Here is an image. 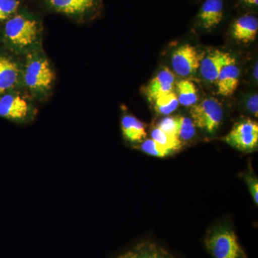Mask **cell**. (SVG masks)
<instances>
[{
	"label": "cell",
	"instance_id": "obj_1",
	"mask_svg": "<svg viewBox=\"0 0 258 258\" xmlns=\"http://www.w3.org/2000/svg\"><path fill=\"white\" fill-rule=\"evenodd\" d=\"M1 40L10 52L24 57L42 48V28L36 19L26 15H14L7 20Z\"/></svg>",
	"mask_w": 258,
	"mask_h": 258
},
{
	"label": "cell",
	"instance_id": "obj_2",
	"mask_svg": "<svg viewBox=\"0 0 258 258\" xmlns=\"http://www.w3.org/2000/svg\"><path fill=\"white\" fill-rule=\"evenodd\" d=\"M53 67L42 48L33 51L23 60V86L32 98L43 101L50 96L55 86Z\"/></svg>",
	"mask_w": 258,
	"mask_h": 258
},
{
	"label": "cell",
	"instance_id": "obj_3",
	"mask_svg": "<svg viewBox=\"0 0 258 258\" xmlns=\"http://www.w3.org/2000/svg\"><path fill=\"white\" fill-rule=\"evenodd\" d=\"M205 244L212 258H247L235 231L227 225H217L208 231Z\"/></svg>",
	"mask_w": 258,
	"mask_h": 258
},
{
	"label": "cell",
	"instance_id": "obj_4",
	"mask_svg": "<svg viewBox=\"0 0 258 258\" xmlns=\"http://www.w3.org/2000/svg\"><path fill=\"white\" fill-rule=\"evenodd\" d=\"M36 109L32 98L21 90L9 91L0 96V117L16 123H25L33 118Z\"/></svg>",
	"mask_w": 258,
	"mask_h": 258
},
{
	"label": "cell",
	"instance_id": "obj_5",
	"mask_svg": "<svg viewBox=\"0 0 258 258\" xmlns=\"http://www.w3.org/2000/svg\"><path fill=\"white\" fill-rule=\"evenodd\" d=\"M190 115L195 126L208 133H213L223 119V108L216 98H205L191 106Z\"/></svg>",
	"mask_w": 258,
	"mask_h": 258
},
{
	"label": "cell",
	"instance_id": "obj_6",
	"mask_svg": "<svg viewBox=\"0 0 258 258\" xmlns=\"http://www.w3.org/2000/svg\"><path fill=\"white\" fill-rule=\"evenodd\" d=\"M226 143L243 152L255 150L258 145V123L252 119L237 122L223 137Z\"/></svg>",
	"mask_w": 258,
	"mask_h": 258
},
{
	"label": "cell",
	"instance_id": "obj_7",
	"mask_svg": "<svg viewBox=\"0 0 258 258\" xmlns=\"http://www.w3.org/2000/svg\"><path fill=\"white\" fill-rule=\"evenodd\" d=\"M11 52L0 50V96L23 86V60Z\"/></svg>",
	"mask_w": 258,
	"mask_h": 258
},
{
	"label": "cell",
	"instance_id": "obj_8",
	"mask_svg": "<svg viewBox=\"0 0 258 258\" xmlns=\"http://www.w3.org/2000/svg\"><path fill=\"white\" fill-rule=\"evenodd\" d=\"M203 54L189 44L176 49L171 57V66L176 74L182 77L189 76L200 69Z\"/></svg>",
	"mask_w": 258,
	"mask_h": 258
},
{
	"label": "cell",
	"instance_id": "obj_9",
	"mask_svg": "<svg viewBox=\"0 0 258 258\" xmlns=\"http://www.w3.org/2000/svg\"><path fill=\"white\" fill-rule=\"evenodd\" d=\"M225 6L224 0H204L197 15V24L208 31L217 28L225 18Z\"/></svg>",
	"mask_w": 258,
	"mask_h": 258
},
{
	"label": "cell",
	"instance_id": "obj_10",
	"mask_svg": "<svg viewBox=\"0 0 258 258\" xmlns=\"http://www.w3.org/2000/svg\"><path fill=\"white\" fill-rule=\"evenodd\" d=\"M235 60V57L228 52L219 50L212 51L204 56L200 63V73L207 81L216 82L222 68Z\"/></svg>",
	"mask_w": 258,
	"mask_h": 258
},
{
	"label": "cell",
	"instance_id": "obj_11",
	"mask_svg": "<svg viewBox=\"0 0 258 258\" xmlns=\"http://www.w3.org/2000/svg\"><path fill=\"white\" fill-rule=\"evenodd\" d=\"M258 33V19L252 13H245L234 20L231 26L232 37L240 43L254 41Z\"/></svg>",
	"mask_w": 258,
	"mask_h": 258
},
{
	"label": "cell",
	"instance_id": "obj_12",
	"mask_svg": "<svg viewBox=\"0 0 258 258\" xmlns=\"http://www.w3.org/2000/svg\"><path fill=\"white\" fill-rule=\"evenodd\" d=\"M52 10L69 16L81 17L96 9L98 0H47Z\"/></svg>",
	"mask_w": 258,
	"mask_h": 258
},
{
	"label": "cell",
	"instance_id": "obj_13",
	"mask_svg": "<svg viewBox=\"0 0 258 258\" xmlns=\"http://www.w3.org/2000/svg\"><path fill=\"white\" fill-rule=\"evenodd\" d=\"M175 76L168 69H163L150 81L146 89L148 99L153 103L157 98L173 91Z\"/></svg>",
	"mask_w": 258,
	"mask_h": 258
},
{
	"label": "cell",
	"instance_id": "obj_14",
	"mask_svg": "<svg viewBox=\"0 0 258 258\" xmlns=\"http://www.w3.org/2000/svg\"><path fill=\"white\" fill-rule=\"evenodd\" d=\"M240 74L236 60L224 66L216 81L219 94L227 97L233 95L238 88Z\"/></svg>",
	"mask_w": 258,
	"mask_h": 258
},
{
	"label": "cell",
	"instance_id": "obj_15",
	"mask_svg": "<svg viewBox=\"0 0 258 258\" xmlns=\"http://www.w3.org/2000/svg\"><path fill=\"white\" fill-rule=\"evenodd\" d=\"M118 258H175L169 251L152 241L137 244Z\"/></svg>",
	"mask_w": 258,
	"mask_h": 258
},
{
	"label": "cell",
	"instance_id": "obj_16",
	"mask_svg": "<svg viewBox=\"0 0 258 258\" xmlns=\"http://www.w3.org/2000/svg\"><path fill=\"white\" fill-rule=\"evenodd\" d=\"M120 125L123 137L130 143H142L147 139L146 125L135 116L128 114L123 115Z\"/></svg>",
	"mask_w": 258,
	"mask_h": 258
},
{
	"label": "cell",
	"instance_id": "obj_17",
	"mask_svg": "<svg viewBox=\"0 0 258 258\" xmlns=\"http://www.w3.org/2000/svg\"><path fill=\"white\" fill-rule=\"evenodd\" d=\"M176 94L180 104L192 106L198 101V88L192 81L182 80L176 84Z\"/></svg>",
	"mask_w": 258,
	"mask_h": 258
},
{
	"label": "cell",
	"instance_id": "obj_18",
	"mask_svg": "<svg viewBox=\"0 0 258 258\" xmlns=\"http://www.w3.org/2000/svg\"><path fill=\"white\" fill-rule=\"evenodd\" d=\"M152 103L156 111L163 115L171 114L176 111L179 104L177 96L174 91L159 97Z\"/></svg>",
	"mask_w": 258,
	"mask_h": 258
},
{
	"label": "cell",
	"instance_id": "obj_19",
	"mask_svg": "<svg viewBox=\"0 0 258 258\" xmlns=\"http://www.w3.org/2000/svg\"><path fill=\"white\" fill-rule=\"evenodd\" d=\"M152 138L156 143L159 144L161 147L171 151L172 153L179 150L181 149V145H182V142L179 140V138L168 135L158 127L153 129Z\"/></svg>",
	"mask_w": 258,
	"mask_h": 258
},
{
	"label": "cell",
	"instance_id": "obj_20",
	"mask_svg": "<svg viewBox=\"0 0 258 258\" xmlns=\"http://www.w3.org/2000/svg\"><path fill=\"white\" fill-rule=\"evenodd\" d=\"M177 121L178 138L181 142H187L195 137L196 133L195 125L193 120L188 117L177 115L176 116Z\"/></svg>",
	"mask_w": 258,
	"mask_h": 258
},
{
	"label": "cell",
	"instance_id": "obj_21",
	"mask_svg": "<svg viewBox=\"0 0 258 258\" xmlns=\"http://www.w3.org/2000/svg\"><path fill=\"white\" fill-rule=\"evenodd\" d=\"M141 149L148 155L159 158L166 157L173 154L171 151L156 143L153 139H145L142 142Z\"/></svg>",
	"mask_w": 258,
	"mask_h": 258
},
{
	"label": "cell",
	"instance_id": "obj_22",
	"mask_svg": "<svg viewBox=\"0 0 258 258\" xmlns=\"http://www.w3.org/2000/svg\"><path fill=\"white\" fill-rule=\"evenodd\" d=\"M20 5L19 0H0V21L8 20L13 16Z\"/></svg>",
	"mask_w": 258,
	"mask_h": 258
},
{
	"label": "cell",
	"instance_id": "obj_23",
	"mask_svg": "<svg viewBox=\"0 0 258 258\" xmlns=\"http://www.w3.org/2000/svg\"><path fill=\"white\" fill-rule=\"evenodd\" d=\"M158 128L172 137L178 138L177 121L176 116H167L158 123Z\"/></svg>",
	"mask_w": 258,
	"mask_h": 258
},
{
	"label": "cell",
	"instance_id": "obj_24",
	"mask_svg": "<svg viewBox=\"0 0 258 258\" xmlns=\"http://www.w3.org/2000/svg\"><path fill=\"white\" fill-rule=\"evenodd\" d=\"M249 171H247V174L244 176V179H245L246 183H247V186L249 191H250L251 195L254 203L257 205L258 203V180L257 176L254 175L253 171H251V168H249Z\"/></svg>",
	"mask_w": 258,
	"mask_h": 258
},
{
	"label": "cell",
	"instance_id": "obj_25",
	"mask_svg": "<svg viewBox=\"0 0 258 258\" xmlns=\"http://www.w3.org/2000/svg\"><path fill=\"white\" fill-rule=\"evenodd\" d=\"M247 109L252 113L255 117L258 115V96L257 94H254L253 96L249 98L247 102Z\"/></svg>",
	"mask_w": 258,
	"mask_h": 258
},
{
	"label": "cell",
	"instance_id": "obj_26",
	"mask_svg": "<svg viewBox=\"0 0 258 258\" xmlns=\"http://www.w3.org/2000/svg\"><path fill=\"white\" fill-rule=\"evenodd\" d=\"M241 3L248 8H255L258 5V0H240Z\"/></svg>",
	"mask_w": 258,
	"mask_h": 258
},
{
	"label": "cell",
	"instance_id": "obj_27",
	"mask_svg": "<svg viewBox=\"0 0 258 258\" xmlns=\"http://www.w3.org/2000/svg\"><path fill=\"white\" fill-rule=\"evenodd\" d=\"M257 70H258V64L257 62V63L255 64V66H254V71H253L254 78V79L256 80V81H257V79H258Z\"/></svg>",
	"mask_w": 258,
	"mask_h": 258
},
{
	"label": "cell",
	"instance_id": "obj_28",
	"mask_svg": "<svg viewBox=\"0 0 258 258\" xmlns=\"http://www.w3.org/2000/svg\"><path fill=\"white\" fill-rule=\"evenodd\" d=\"M2 38V32H0V40H1Z\"/></svg>",
	"mask_w": 258,
	"mask_h": 258
}]
</instances>
